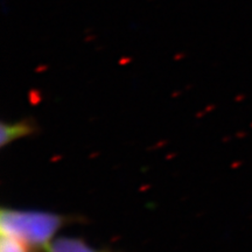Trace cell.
I'll return each instance as SVG.
<instances>
[{
  "mask_svg": "<svg viewBox=\"0 0 252 252\" xmlns=\"http://www.w3.org/2000/svg\"><path fill=\"white\" fill-rule=\"evenodd\" d=\"M68 220V217L54 213L4 208L0 214V229L1 235L24 242L34 252H47L56 232Z\"/></svg>",
  "mask_w": 252,
  "mask_h": 252,
  "instance_id": "obj_1",
  "label": "cell"
},
{
  "mask_svg": "<svg viewBox=\"0 0 252 252\" xmlns=\"http://www.w3.org/2000/svg\"><path fill=\"white\" fill-rule=\"evenodd\" d=\"M34 131L33 125L30 122L23 121L15 123V124H1V146H5L13 140H17L19 138H23L25 135L31 134Z\"/></svg>",
  "mask_w": 252,
  "mask_h": 252,
  "instance_id": "obj_2",
  "label": "cell"
},
{
  "mask_svg": "<svg viewBox=\"0 0 252 252\" xmlns=\"http://www.w3.org/2000/svg\"><path fill=\"white\" fill-rule=\"evenodd\" d=\"M0 252H34L32 249L19 241V239L11 237L7 235H1L0 241Z\"/></svg>",
  "mask_w": 252,
  "mask_h": 252,
  "instance_id": "obj_3",
  "label": "cell"
},
{
  "mask_svg": "<svg viewBox=\"0 0 252 252\" xmlns=\"http://www.w3.org/2000/svg\"><path fill=\"white\" fill-rule=\"evenodd\" d=\"M99 252H103V251H99Z\"/></svg>",
  "mask_w": 252,
  "mask_h": 252,
  "instance_id": "obj_4",
  "label": "cell"
}]
</instances>
